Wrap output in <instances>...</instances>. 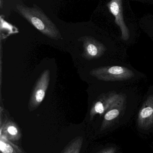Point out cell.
I'll use <instances>...</instances> for the list:
<instances>
[{
  "label": "cell",
  "mask_w": 153,
  "mask_h": 153,
  "mask_svg": "<svg viewBox=\"0 0 153 153\" xmlns=\"http://www.w3.org/2000/svg\"><path fill=\"white\" fill-rule=\"evenodd\" d=\"M90 75L98 80L106 82L123 81L134 76V72L128 68L121 66H104L93 69Z\"/></svg>",
  "instance_id": "3957f363"
},
{
  "label": "cell",
  "mask_w": 153,
  "mask_h": 153,
  "mask_svg": "<svg viewBox=\"0 0 153 153\" xmlns=\"http://www.w3.org/2000/svg\"><path fill=\"white\" fill-rule=\"evenodd\" d=\"M139 120L141 123H151L153 120V95L147 98L139 111Z\"/></svg>",
  "instance_id": "ba28073f"
},
{
  "label": "cell",
  "mask_w": 153,
  "mask_h": 153,
  "mask_svg": "<svg viewBox=\"0 0 153 153\" xmlns=\"http://www.w3.org/2000/svg\"><path fill=\"white\" fill-rule=\"evenodd\" d=\"M16 8L21 15L42 34L52 39L61 38L56 26L42 11L20 4L17 5Z\"/></svg>",
  "instance_id": "7a4b0ae2"
},
{
  "label": "cell",
  "mask_w": 153,
  "mask_h": 153,
  "mask_svg": "<svg viewBox=\"0 0 153 153\" xmlns=\"http://www.w3.org/2000/svg\"><path fill=\"white\" fill-rule=\"evenodd\" d=\"M3 136L12 142H17L21 138L22 134L18 125L12 120H5L1 125L0 136Z\"/></svg>",
  "instance_id": "52a82bcc"
},
{
  "label": "cell",
  "mask_w": 153,
  "mask_h": 153,
  "mask_svg": "<svg viewBox=\"0 0 153 153\" xmlns=\"http://www.w3.org/2000/svg\"><path fill=\"white\" fill-rule=\"evenodd\" d=\"M83 141L82 137H77L69 143L61 153H80Z\"/></svg>",
  "instance_id": "8fae6325"
},
{
  "label": "cell",
  "mask_w": 153,
  "mask_h": 153,
  "mask_svg": "<svg viewBox=\"0 0 153 153\" xmlns=\"http://www.w3.org/2000/svg\"><path fill=\"white\" fill-rule=\"evenodd\" d=\"M125 99L124 95L115 92L103 94L94 101L90 111V119L92 120L97 114L101 115L119 102Z\"/></svg>",
  "instance_id": "5b68a950"
},
{
  "label": "cell",
  "mask_w": 153,
  "mask_h": 153,
  "mask_svg": "<svg viewBox=\"0 0 153 153\" xmlns=\"http://www.w3.org/2000/svg\"><path fill=\"white\" fill-rule=\"evenodd\" d=\"M125 102V99H124L108 110L104 116V122H110L118 117L124 107Z\"/></svg>",
  "instance_id": "30bf717a"
},
{
  "label": "cell",
  "mask_w": 153,
  "mask_h": 153,
  "mask_svg": "<svg viewBox=\"0 0 153 153\" xmlns=\"http://www.w3.org/2000/svg\"><path fill=\"white\" fill-rule=\"evenodd\" d=\"M0 151L1 153H26L3 136H0Z\"/></svg>",
  "instance_id": "9c48e42d"
},
{
  "label": "cell",
  "mask_w": 153,
  "mask_h": 153,
  "mask_svg": "<svg viewBox=\"0 0 153 153\" xmlns=\"http://www.w3.org/2000/svg\"><path fill=\"white\" fill-rule=\"evenodd\" d=\"M130 0H105L104 10L111 25L119 29L121 39L128 41L132 28L137 23V19L130 4Z\"/></svg>",
  "instance_id": "6da1fadb"
},
{
  "label": "cell",
  "mask_w": 153,
  "mask_h": 153,
  "mask_svg": "<svg viewBox=\"0 0 153 153\" xmlns=\"http://www.w3.org/2000/svg\"><path fill=\"white\" fill-rule=\"evenodd\" d=\"M50 74L49 70H45L38 79L29 101L30 111L37 109L44 100L49 85Z\"/></svg>",
  "instance_id": "277c9868"
},
{
  "label": "cell",
  "mask_w": 153,
  "mask_h": 153,
  "mask_svg": "<svg viewBox=\"0 0 153 153\" xmlns=\"http://www.w3.org/2000/svg\"><path fill=\"white\" fill-rule=\"evenodd\" d=\"M78 41L83 44V52L81 56L88 61L100 58L107 50V48L102 43L91 36L81 37Z\"/></svg>",
  "instance_id": "8992f818"
},
{
  "label": "cell",
  "mask_w": 153,
  "mask_h": 153,
  "mask_svg": "<svg viewBox=\"0 0 153 153\" xmlns=\"http://www.w3.org/2000/svg\"><path fill=\"white\" fill-rule=\"evenodd\" d=\"M139 25L148 32L153 34V15L146 14L139 19Z\"/></svg>",
  "instance_id": "7c38bea8"
},
{
  "label": "cell",
  "mask_w": 153,
  "mask_h": 153,
  "mask_svg": "<svg viewBox=\"0 0 153 153\" xmlns=\"http://www.w3.org/2000/svg\"><path fill=\"white\" fill-rule=\"evenodd\" d=\"M133 1L139 2L143 3L153 4V0H130Z\"/></svg>",
  "instance_id": "4fadbf2b"
}]
</instances>
